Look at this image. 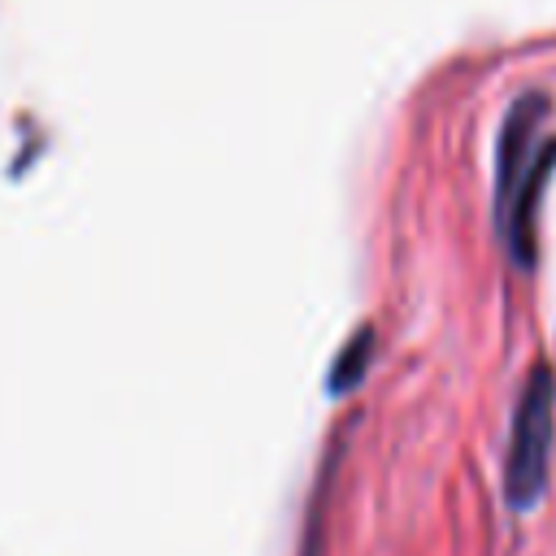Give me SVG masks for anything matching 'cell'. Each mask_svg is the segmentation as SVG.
I'll return each instance as SVG.
<instances>
[{"label": "cell", "instance_id": "cell-2", "mask_svg": "<svg viewBox=\"0 0 556 556\" xmlns=\"http://www.w3.org/2000/svg\"><path fill=\"white\" fill-rule=\"evenodd\" d=\"M552 430H556V378H552V365L539 361L526 378L521 400H517L508 456H504V491L517 508H530L543 495Z\"/></svg>", "mask_w": 556, "mask_h": 556}, {"label": "cell", "instance_id": "cell-1", "mask_svg": "<svg viewBox=\"0 0 556 556\" xmlns=\"http://www.w3.org/2000/svg\"><path fill=\"white\" fill-rule=\"evenodd\" d=\"M556 161V143H547L534 126V100H526L500 139V230L521 265L534 256V200Z\"/></svg>", "mask_w": 556, "mask_h": 556}]
</instances>
